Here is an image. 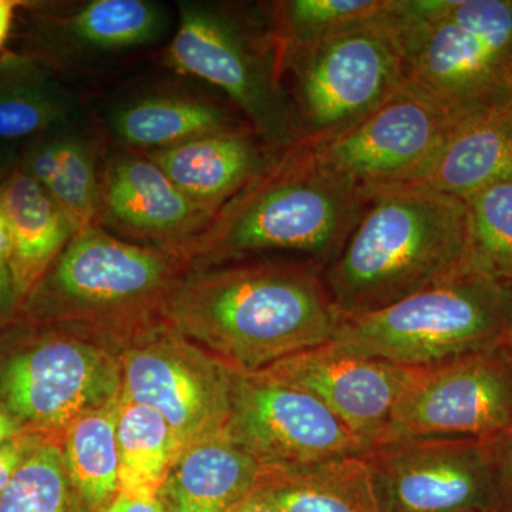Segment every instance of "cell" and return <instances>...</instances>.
Instances as JSON below:
<instances>
[{
	"label": "cell",
	"instance_id": "6da1fadb",
	"mask_svg": "<svg viewBox=\"0 0 512 512\" xmlns=\"http://www.w3.org/2000/svg\"><path fill=\"white\" fill-rule=\"evenodd\" d=\"M323 269L306 259L188 269L164 313L225 366L259 372L333 339L340 315Z\"/></svg>",
	"mask_w": 512,
	"mask_h": 512
},
{
	"label": "cell",
	"instance_id": "7a4b0ae2",
	"mask_svg": "<svg viewBox=\"0 0 512 512\" xmlns=\"http://www.w3.org/2000/svg\"><path fill=\"white\" fill-rule=\"evenodd\" d=\"M471 269L477 268L466 201L413 184L366 195L323 278L343 318L386 308Z\"/></svg>",
	"mask_w": 512,
	"mask_h": 512
},
{
	"label": "cell",
	"instance_id": "3957f363",
	"mask_svg": "<svg viewBox=\"0 0 512 512\" xmlns=\"http://www.w3.org/2000/svg\"><path fill=\"white\" fill-rule=\"evenodd\" d=\"M365 202L360 188L323 163L312 143L299 140L272 153L264 170L178 255L194 269L276 252L326 268Z\"/></svg>",
	"mask_w": 512,
	"mask_h": 512
},
{
	"label": "cell",
	"instance_id": "277c9868",
	"mask_svg": "<svg viewBox=\"0 0 512 512\" xmlns=\"http://www.w3.org/2000/svg\"><path fill=\"white\" fill-rule=\"evenodd\" d=\"M407 83L456 119L512 97V0H393Z\"/></svg>",
	"mask_w": 512,
	"mask_h": 512
},
{
	"label": "cell",
	"instance_id": "5b68a950",
	"mask_svg": "<svg viewBox=\"0 0 512 512\" xmlns=\"http://www.w3.org/2000/svg\"><path fill=\"white\" fill-rule=\"evenodd\" d=\"M165 63L220 89L271 153L301 140L282 80L281 50L256 13L241 5L183 0Z\"/></svg>",
	"mask_w": 512,
	"mask_h": 512
},
{
	"label": "cell",
	"instance_id": "8992f818",
	"mask_svg": "<svg viewBox=\"0 0 512 512\" xmlns=\"http://www.w3.org/2000/svg\"><path fill=\"white\" fill-rule=\"evenodd\" d=\"M512 285L478 269L356 316H340L332 342L357 355L423 367L505 345Z\"/></svg>",
	"mask_w": 512,
	"mask_h": 512
},
{
	"label": "cell",
	"instance_id": "52a82bcc",
	"mask_svg": "<svg viewBox=\"0 0 512 512\" xmlns=\"http://www.w3.org/2000/svg\"><path fill=\"white\" fill-rule=\"evenodd\" d=\"M188 271L175 252L124 241L99 225L79 229L20 303L28 323L133 320L165 311Z\"/></svg>",
	"mask_w": 512,
	"mask_h": 512
},
{
	"label": "cell",
	"instance_id": "ba28073f",
	"mask_svg": "<svg viewBox=\"0 0 512 512\" xmlns=\"http://www.w3.org/2000/svg\"><path fill=\"white\" fill-rule=\"evenodd\" d=\"M390 12L339 35L279 47L301 140L320 143L338 136L406 86L403 49Z\"/></svg>",
	"mask_w": 512,
	"mask_h": 512
},
{
	"label": "cell",
	"instance_id": "9c48e42d",
	"mask_svg": "<svg viewBox=\"0 0 512 512\" xmlns=\"http://www.w3.org/2000/svg\"><path fill=\"white\" fill-rule=\"evenodd\" d=\"M121 396V363L107 350L55 329L0 336V404L25 429L69 427Z\"/></svg>",
	"mask_w": 512,
	"mask_h": 512
},
{
	"label": "cell",
	"instance_id": "30bf717a",
	"mask_svg": "<svg viewBox=\"0 0 512 512\" xmlns=\"http://www.w3.org/2000/svg\"><path fill=\"white\" fill-rule=\"evenodd\" d=\"M511 426L512 355L501 345L413 367L380 443L490 439Z\"/></svg>",
	"mask_w": 512,
	"mask_h": 512
},
{
	"label": "cell",
	"instance_id": "8fae6325",
	"mask_svg": "<svg viewBox=\"0 0 512 512\" xmlns=\"http://www.w3.org/2000/svg\"><path fill=\"white\" fill-rule=\"evenodd\" d=\"M227 433L264 468L365 456L369 447L311 393L229 367Z\"/></svg>",
	"mask_w": 512,
	"mask_h": 512
},
{
	"label": "cell",
	"instance_id": "7c38bea8",
	"mask_svg": "<svg viewBox=\"0 0 512 512\" xmlns=\"http://www.w3.org/2000/svg\"><path fill=\"white\" fill-rule=\"evenodd\" d=\"M457 121L407 83L355 126L312 146L323 163L366 197L419 183Z\"/></svg>",
	"mask_w": 512,
	"mask_h": 512
},
{
	"label": "cell",
	"instance_id": "4fadbf2b",
	"mask_svg": "<svg viewBox=\"0 0 512 512\" xmlns=\"http://www.w3.org/2000/svg\"><path fill=\"white\" fill-rule=\"evenodd\" d=\"M121 394L161 414L181 453L227 431L231 413L229 367L180 333H154L121 360Z\"/></svg>",
	"mask_w": 512,
	"mask_h": 512
},
{
	"label": "cell",
	"instance_id": "5bb4252c",
	"mask_svg": "<svg viewBox=\"0 0 512 512\" xmlns=\"http://www.w3.org/2000/svg\"><path fill=\"white\" fill-rule=\"evenodd\" d=\"M490 439H399L366 453L380 512H493Z\"/></svg>",
	"mask_w": 512,
	"mask_h": 512
},
{
	"label": "cell",
	"instance_id": "9a60e30c",
	"mask_svg": "<svg viewBox=\"0 0 512 512\" xmlns=\"http://www.w3.org/2000/svg\"><path fill=\"white\" fill-rule=\"evenodd\" d=\"M28 52L49 69L153 46L170 28L167 9L151 0L23 2Z\"/></svg>",
	"mask_w": 512,
	"mask_h": 512
},
{
	"label": "cell",
	"instance_id": "2e32d148",
	"mask_svg": "<svg viewBox=\"0 0 512 512\" xmlns=\"http://www.w3.org/2000/svg\"><path fill=\"white\" fill-rule=\"evenodd\" d=\"M259 372L311 393L370 450L384 439L413 367L357 355L330 340Z\"/></svg>",
	"mask_w": 512,
	"mask_h": 512
},
{
	"label": "cell",
	"instance_id": "e0dca14e",
	"mask_svg": "<svg viewBox=\"0 0 512 512\" xmlns=\"http://www.w3.org/2000/svg\"><path fill=\"white\" fill-rule=\"evenodd\" d=\"M214 217L143 154L123 150L104 160L96 225L110 234L178 254Z\"/></svg>",
	"mask_w": 512,
	"mask_h": 512
},
{
	"label": "cell",
	"instance_id": "ac0fdd59",
	"mask_svg": "<svg viewBox=\"0 0 512 512\" xmlns=\"http://www.w3.org/2000/svg\"><path fill=\"white\" fill-rule=\"evenodd\" d=\"M271 151L251 127L143 154L198 207L217 215L264 170Z\"/></svg>",
	"mask_w": 512,
	"mask_h": 512
},
{
	"label": "cell",
	"instance_id": "d6986e66",
	"mask_svg": "<svg viewBox=\"0 0 512 512\" xmlns=\"http://www.w3.org/2000/svg\"><path fill=\"white\" fill-rule=\"evenodd\" d=\"M107 124L124 150L138 154L249 127L220 101L185 92H157L128 100L111 110Z\"/></svg>",
	"mask_w": 512,
	"mask_h": 512
},
{
	"label": "cell",
	"instance_id": "ffe728a7",
	"mask_svg": "<svg viewBox=\"0 0 512 512\" xmlns=\"http://www.w3.org/2000/svg\"><path fill=\"white\" fill-rule=\"evenodd\" d=\"M0 208L12 235L9 266L23 301L80 228L20 167L0 184Z\"/></svg>",
	"mask_w": 512,
	"mask_h": 512
},
{
	"label": "cell",
	"instance_id": "44dd1931",
	"mask_svg": "<svg viewBox=\"0 0 512 512\" xmlns=\"http://www.w3.org/2000/svg\"><path fill=\"white\" fill-rule=\"evenodd\" d=\"M510 175L512 121L498 107L458 120L416 184L467 201Z\"/></svg>",
	"mask_w": 512,
	"mask_h": 512
},
{
	"label": "cell",
	"instance_id": "7402d4cb",
	"mask_svg": "<svg viewBox=\"0 0 512 512\" xmlns=\"http://www.w3.org/2000/svg\"><path fill=\"white\" fill-rule=\"evenodd\" d=\"M264 467L227 431L185 448L164 487L175 512H228L254 493Z\"/></svg>",
	"mask_w": 512,
	"mask_h": 512
},
{
	"label": "cell",
	"instance_id": "603a6c76",
	"mask_svg": "<svg viewBox=\"0 0 512 512\" xmlns=\"http://www.w3.org/2000/svg\"><path fill=\"white\" fill-rule=\"evenodd\" d=\"M103 164L100 144L84 124L20 143L19 167L52 195L80 229L96 225Z\"/></svg>",
	"mask_w": 512,
	"mask_h": 512
},
{
	"label": "cell",
	"instance_id": "cb8c5ba5",
	"mask_svg": "<svg viewBox=\"0 0 512 512\" xmlns=\"http://www.w3.org/2000/svg\"><path fill=\"white\" fill-rule=\"evenodd\" d=\"M84 124L79 99L46 64L25 53L0 55V141L30 138Z\"/></svg>",
	"mask_w": 512,
	"mask_h": 512
},
{
	"label": "cell",
	"instance_id": "d4e9b609",
	"mask_svg": "<svg viewBox=\"0 0 512 512\" xmlns=\"http://www.w3.org/2000/svg\"><path fill=\"white\" fill-rule=\"evenodd\" d=\"M365 456L264 468L256 491L275 512H380Z\"/></svg>",
	"mask_w": 512,
	"mask_h": 512
},
{
	"label": "cell",
	"instance_id": "484cf974",
	"mask_svg": "<svg viewBox=\"0 0 512 512\" xmlns=\"http://www.w3.org/2000/svg\"><path fill=\"white\" fill-rule=\"evenodd\" d=\"M120 399L82 414L67 427L63 450L67 476L89 507H103L119 493Z\"/></svg>",
	"mask_w": 512,
	"mask_h": 512
},
{
	"label": "cell",
	"instance_id": "4316f807",
	"mask_svg": "<svg viewBox=\"0 0 512 512\" xmlns=\"http://www.w3.org/2000/svg\"><path fill=\"white\" fill-rule=\"evenodd\" d=\"M119 491L158 497L181 450L164 417L121 394L119 421Z\"/></svg>",
	"mask_w": 512,
	"mask_h": 512
},
{
	"label": "cell",
	"instance_id": "83f0119b",
	"mask_svg": "<svg viewBox=\"0 0 512 512\" xmlns=\"http://www.w3.org/2000/svg\"><path fill=\"white\" fill-rule=\"evenodd\" d=\"M393 0H279L259 6L279 47L302 45L383 19Z\"/></svg>",
	"mask_w": 512,
	"mask_h": 512
},
{
	"label": "cell",
	"instance_id": "f1b7e54d",
	"mask_svg": "<svg viewBox=\"0 0 512 512\" xmlns=\"http://www.w3.org/2000/svg\"><path fill=\"white\" fill-rule=\"evenodd\" d=\"M474 264L512 285V175L466 201Z\"/></svg>",
	"mask_w": 512,
	"mask_h": 512
},
{
	"label": "cell",
	"instance_id": "f546056e",
	"mask_svg": "<svg viewBox=\"0 0 512 512\" xmlns=\"http://www.w3.org/2000/svg\"><path fill=\"white\" fill-rule=\"evenodd\" d=\"M69 497L63 450L45 440L0 494V512H69Z\"/></svg>",
	"mask_w": 512,
	"mask_h": 512
},
{
	"label": "cell",
	"instance_id": "4dcf8cb0",
	"mask_svg": "<svg viewBox=\"0 0 512 512\" xmlns=\"http://www.w3.org/2000/svg\"><path fill=\"white\" fill-rule=\"evenodd\" d=\"M488 441L493 512H512V426Z\"/></svg>",
	"mask_w": 512,
	"mask_h": 512
},
{
	"label": "cell",
	"instance_id": "1f68e13d",
	"mask_svg": "<svg viewBox=\"0 0 512 512\" xmlns=\"http://www.w3.org/2000/svg\"><path fill=\"white\" fill-rule=\"evenodd\" d=\"M45 440V434L40 431L25 430L0 444V494L8 487L20 466Z\"/></svg>",
	"mask_w": 512,
	"mask_h": 512
},
{
	"label": "cell",
	"instance_id": "d6a6232c",
	"mask_svg": "<svg viewBox=\"0 0 512 512\" xmlns=\"http://www.w3.org/2000/svg\"><path fill=\"white\" fill-rule=\"evenodd\" d=\"M20 298L15 276L9 265H0V328L18 318Z\"/></svg>",
	"mask_w": 512,
	"mask_h": 512
},
{
	"label": "cell",
	"instance_id": "836d02e7",
	"mask_svg": "<svg viewBox=\"0 0 512 512\" xmlns=\"http://www.w3.org/2000/svg\"><path fill=\"white\" fill-rule=\"evenodd\" d=\"M103 512H165L158 497H144L119 491Z\"/></svg>",
	"mask_w": 512,
	"mask_h": 512
},
{
	"label": "cell",
	"instance_id": "e575fe53",
	"mask_svg": "<svg viewBox=\"0 0 512 512\" xmlns=\"http://www.w3.org/2000/svg\"><path fill=\"white\" fill-rule=\"evenodd\" d=\"M22 3L20 0H0V55L6 52L13 23Z\"/></svg>",
	"mask_w": 512,
	"mask_h": 512
},
{
	"label": "cell",
	"instance_id": "d590c367",
	"mask_svg": "<svg viewBox=\"0 0 512 512\" xmlns=\"http://www.w3.org/2000/svg\"><path fill=\"white\" fill-rule=\"evenodd\" d=\"M20 144L0 141V184L19 167Z\"/></svg>",
	"mask_w": 512,
	"mask_h": 512
},
{
	"label": "cell",
	"instance_id": "8d00e7d4",
	"mask_svg": "<svg viewBox=\"0 0 512 512\" xmlns=\"http://www.w3.org/2000/svg\"><path fill=\"white\" fill-rule=\"evenodd\" d=\"M25 430L28 429H25L12 414L0 404V444L12 439V437L18 436V434Z\"/></svg>",
	"mask_w": 512,
	"mask_h": 512
},
{
	"label": "cell",
	"instance_id": "74e56055",
	"mask_svg": "<svg viewBox=\"0 0 512 512\" xmlns=\"http://www.w3.org/2000/svg\"><path fill=\"white\" fill-rule=\"evenodd\" d=\"M228 512H275L268 501L258 491L248 495L241 503L232 507Z\"/></svg>",
	"mask_w": 512,
	"mask_h": 512
},
{
	"label": "cell",
	"instance_id": "f35d334b",
	"mask_svg": "<svg viewBox=\"0 0 512 512\" xmlns=\"http://www.w3.org/2000/svg\"><path fill=\"white\" fill-rule=\"evenodd\" d=\"M12 255V235L2 208H0V265H9Z\"/></svg>",
	"mask_w": 512,
	"mask_h": 512
},
{
	"label": "cell",
	"instance_id": "ab89813d",
	"mask_svg": "<svg viewBox=\"0 0 512 512\" xmlns=\"http://www.w3.org/2000/svg\"><path fill=\"white\" fill-rule=\"evenodd\" d=\"M505 346H507V349L510 350V353L512 355V312L510 325H508L507 338H505Z\"/></svg>",
	"mask_w": 512,
	"mask_h": 512
},
{
	"label": "cell",
	"instance_id": "60d3db41",
	"mask_svg": "<svg viewBox=\"0 0 512 512\" xmlns=\"http://www.w3.org/2000/svg\"><path fill=\"white\" fill-rule=\"evenodd\" d=\"M503 110L505 111V114H507L508 117H510V120L512 121V97L510 100H508V103L503 106Z\"/></svg>",
	"mask_w": 512,
	"mask_h": 512
},
{
	"label": "cell",
	"instance_id": "b9f144b4",
	"mask_svg": "<svg viewBox=\"0 0 512 512\" xmlns=\"http://www.w3.org/2000/svg\"><path fill=\"white\" fill-rule=\"evenodd\" d=\"M464 512H481V511H464Z\"/></svg>",
	"mask_w": 512,
	"mask_h": 512
}]
</instances>
